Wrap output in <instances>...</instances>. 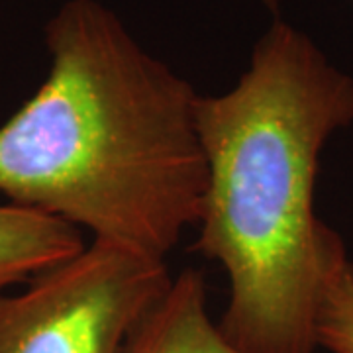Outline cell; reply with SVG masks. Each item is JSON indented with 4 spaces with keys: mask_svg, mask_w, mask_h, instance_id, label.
Masks as SVG:
<instances>
[{
    "mask_svg": "<svg viewBox=\"0 0 353 353\" xmlns=\"http://www.w3.org/2000/svg\"><path fill=\"white\" fill-rule=\"evenodd\" d=\"M316 343L332 353H353V263L328 226L316 303Z\"/></svg>",
    "mask_w": 353,
    "mask_h": 353,
    "instance_id": "8992f818",
    "label": "cell"
},
{
    "mask_svg": "<svg viewBox=\"0 0 353 353\" xmlns=\"http://www.w3.org/2000/svg\"><path fill=\"white\" fill-rule=\"evenodd\" d=\"M171 281L165 259L92 240L22 292H0V353H126Z\"/></svg>",
    "mask_w": 353,
    "mask_h": 353,
    "instance_id": "3957f363",
    "label": "cell"
},
{
    "mask_svg": "<svg viewBox=\"0 0 353 353\" xmlns=\"http://www.w3.org/2000/svg\"><path fill=\"white\" fill-rule=\"evenodd\" d=\"M46 43L43 85L0 126V192L165 259L204 204L196 90L99 0L63 2Z\"/></svg>",
    "mask_w": 353,
    "mask_h": 353,
    "instance_id": "6da1fadb",
    "label": "cell"
},
{
    "mask_svg": "<svg viewBox=\"0 0 353 353\" xmlns=\"http://www.w3.org/2000/svg\"><path fill=\"white\" fill-rule=\"evenodd\" d=\"M353 122V77L275 20L222 94L196 99L206 192L194 250L226 271L218 328L241 353H314L320 153Z\"/></svg>",
    "mask_w": 353,
    "mask_h": 353,
    "instance_id": "7a4b0ae2",
    "label": "cell"
},
{
    "mask_svg": "<svg viewBox=\"0 0 353 353\" xmlns=\"http://www.w3.org/2000/svg\"><path fill=\"white\" fill-rule=\"evenodd\" d=\"M261 2H263L267 8H271V10H277L279 8V0H261Z\"/></svg>",
    "mask_w": 353,
    "mask_h": 353,
    "instance_id": "52a82bcc",
    "label": "cell"
},
{
    "mask_svg": "<svg viewBox=\"0 0 353 353\" xmlns=\"http://www.w3.org/2000/svg\"><path fill=\"white\" fill-rule=\"evenodd\" d=\"M85 245L83 232L57 216L12 202L0 206V292L73 259Z\"/></svg>",
    "mask_w": 353,
    "mask_h": 353,
    "instance_id": "5b68a950",
    "label": "cell"
},
{
    "mask_svg": "<svg viewBox=\"0 0 353 353\" xmlns=\"http://www.w3.org/2000/svg\"><path fill=\"white\" fill-rule=\"evenodd\" d=\"M126 353H241L206 310V283L187 269L139 322Z\"/></svg>",
    "mask_w": 353,
    "mask_h": 353,
    "instance_id": "277c9868",
    "label": "cell"
}]
</instances>
